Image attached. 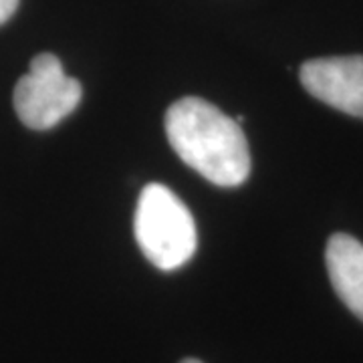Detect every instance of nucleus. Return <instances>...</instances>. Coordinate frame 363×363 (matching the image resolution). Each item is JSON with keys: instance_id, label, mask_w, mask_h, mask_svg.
I'll return each mask as SVG.
<instances>
[{"instance_id": "1", "label": "nucleus", "mask_w": 363, "mask_h": 363, "mask_svg": "<svg viewBox=\"0 0 363 363\" xmlns=\"http://www.w3.org/2000/svg\"><path fill=\"white\" fill-rule=\"evenodd\" d=\"M166 135L186 166L220 188H236L250 176V152L245 131L233 117L200 97L169 105Z\"/></svg>"}, {"instance_id": "3", "label": "nucleus", "mask_w": 363, "mask_h": 363, "mask_svg": "<svg viewBox=\"0 0 363 363\" xmlns=\"http://www.w3.org/2000/svg\"><path fill=\"white\" fill-rule=\"evenodd\" d=\"M81 83L67 77L52 52H40L14 87V111L30 130H51L81 101Z\"/></svg>"}, {"instance_id": "4", "label": "nucleus", "mask_w": 363, "mask_h": 363, "mask_svg": "<svg viewBox=\"0 0 363 363\" xmlns=\"http://www.w3.org/2000/svg\"><path fill=\"white\" fill-rule=\"evenodd\" d=\"M298 79L315 99L363 119V55L311 59Z\"/></svg>"}, {"instance_id": "2", "label": "nucleus", "mask_w": 363, "mask_h": 363, "mask_svg": "<svg viewBox=\"0 0 363 363\" xmlns=\"http://www.w3.org/2000/svg\"><path fill=\"white\" fill-rule=\"evenodd\" d=\"M133 233L143 257L160 271L184 267L198 247L194 216L164 184H150L142 190Z\"/></svg>"}, {"instance_id": "7", "label": "nucleus", "mask_w": 363, "mask_h": 363, "mask_svg": "<svg viewBox=\"0 0 363 363\" xmlns=\"http://www.w3.org/2000/svg\"><path fill=\"white\" fill-rule=\"evenodd\" d=\"M182 363H202V362H200V359H192V357H190V359H184Z\"/></svg>"}, {"instance_id": "6", "label": "nucleus", "mask_w": 363, "mask_h": 363, "mask_svg": "<svg viewBox=\"0 0 363 363\" xmlns=\"http://www.w3.org/2000/svg\"><path fill=\"white\" fill-rule=\"evenodd\" d=\"M18 2L21 0H0V25H4L13 16L14 11L18 9Z\"/></svg>"}, {"instance_id": "5", "label": "nucleus", "mask_w": 363, "mask_h": 363, "mask_svg": "<svg viewBox=\"0 0 363 363\" xmlns=\"http://www.w3.org/2000/svg\"><path fill=\"white\" fill-rule=\"evenodd\" d=\"M325 262L337 297L363 321V245L351 234H333L327 242Z\"/></svg>"}]
</instances>
